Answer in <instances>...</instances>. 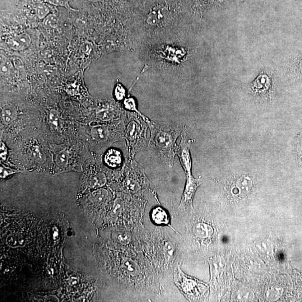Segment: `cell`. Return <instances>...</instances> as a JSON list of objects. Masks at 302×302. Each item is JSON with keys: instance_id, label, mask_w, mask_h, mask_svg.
<instances>
[{"instance_id": "obj_5", "label": "cell", "mask_w": 302, "mask_h": 302, "mask_svg": "<svg viewBox=\"0 0 302 302\" xmlns=\"http://www.w3.org/2000/svg\"><path fill=\"white\" fill-rule=\"evenodd\" d=\"M202 184L201 179H195L192 174L187 175V181L180 207L193 208V201L195 194L200 185Z\"/></svg>"}, {"instance_id": "obj_11", "label": "cell", "mask_w": 302, "mask_h": 302, "mask_svg": "<svg viewBox=\"0 0 302 302\" xmlns=\"http://www.w3.org/2000/svg\"><path fill=\"white\" fill-rule=\"evenodd\" d=\"M104 161L107 165L111 168H115L122 163V155L119 151L111 149L106 153Z\"/></svg>"}, {"instance_id": "obj_21", "label": "cell", "mask_w": 302, "mask_h": 302, "mask_svg": "<svg viewBox=\"0 0 302 302\" xmlns=\"http://www.w3.org/2000/svg\"><path fill=\"white\" fill-rule=\"evenodd\" d=\"M31 154L34 160L39 164H43L45 161V153L41 148L38 145H34L31 147Z\"/></svg>"}, {"instance_id": "obj_19", "label": "cell", "mask_w": 302, "mask_h": 302, "mask_svg": "<svg viewBox=\"0 0 302 302\" xmlns=\"http://www.w3.org/2000/svg\"><path fill=\"white\" fill-rule=\"evenodd\" d=\"M254 299L253 291L247 288H242L236 294V300L238 301L250 302Z\"/></svg>"}, {"instance_id": "obj_2", "label": "cell", "mask_w": 302, "mask_h": 302, "mask_svg": "<svg viewBox=\"0 0 302 302\" xmlns=\"http://www.w3.org/2000/svg\"><path fill=\"white\" fill-rule=\"evenodd\" d=\"M143 119H132L129 121L126 128L127 140L130 153L133 156L143 149L146 145L147 127Z\"/></svg>"}, {"instance_id": "obj_27", "label": "cell", "mask_w": 302, "mask_h": 302, "mask_svg": "<svg viewBox=\"0 0 302 302\" xmlns=\"http://www.w3.org/2000/svg\"><path fill=\"white\" fill-rule=\"evenodd\" d=\"M123 268L129 273L132 274H137L139 271V268L135 263L132 260L127 259L124 260L123 264Z\"/></svg>"}, {"instance_id": "obj_1", "label": "cell", "mask_w": 302, "mask_h": 302, "mask_svg": "<svg viewBox=\"0 0 302 302\" xmlns=\"http://www.w3.org/2000/svg\"><path fill=\"white\" fill-rule=\"evenodd\" d=\"M151 131V142L155 150L159 152L166 163L170 167L173 165L176 155V141L182 131L167 125L157 124L152 120L147 123Z\"/></svg>"}, {"instance_id": "obj_4", "label": "cell", "mask_w": 302, "mask_h": 302, "mask_svg": "<svg viewBox=\"0 0 302 302\" xmlns=\"http://www.w3.org/2000/svg\"><path fill=\"white\" fill-rule=\"evenodd\" d=\"M192 141L188 138L187 130L185 128L181 131V142L178 147H176L175 153L179 158L181 166L185 171L186 175L192 174V158L190 155V146Z\"/></svg>"}, {"instance_id": "obj_28", "label": "cell", "mask_w": 302, "mask_h": 302, "mask_svg": "<svg viewBox=\"0 0 302 302\" xmlns=\"http://www.w3.org/2000/svg\"><path fill=\"white\" fill-rule=\"evenodd\" d=\"M36 13L39 19H44L50 13L49 7L45 4H40L37 7Z\"/></svg>"}, {"instance_id": "obj_31", "label": "cell", "mask_w": 302, "mask_h": 302, "mask_svg": "<svg viewBox=\"0 0 302 302\" xmlns=\"http://www.w3.org/2000/svg\"><path fill=\"white\" fill-rule=\"evenodd\" d=\"M117 240L119 243L123 244H126L128 243L129 241V236L126 233L120 232L117 236Z\"/></svg>"}, {"instance_id": "obj_17", "label": "cell", "mask_w": 302, "mask_h": 302, "mask_svg": "<svg viewBox=\"0 0 302 302\" xmlns=\"http://www.w3.org/2000/svg\"><path fill=\"white\" fill-rule=\"evenodd\" d=\"M255 248L259 253L265 255V256H269L273 253V245L271 242L268 240H262L257 242L255 244Z\"/></svg>"}, {"instance_id": "obj_33", "label": "cell", "mask_w": 302, "mask_h": 302, "mask_svg": "<svg viewBox=\"0 0 302 302\" xmlns=\"http://www.w3.org/2000/svg\"><path fill=\"white\" fill-rule=\"evenodd\" d=\"M6 153H7V152H6V148L5 147V146H4V145L3 143H1V157L4 158V157H5Z\"/></svg>"}, {"instance_id": "obj_10", "label": "cell", "mask_w": 302, "mask_h": 302, "mask_svg": "<svg viewBox=\"0 0 302 302\" xmlns=\"http://www.w3.org/2000/svg\"><path fill=\"white\" fill-rule=\"evenodd\" d=\"M91 137L98 142H105L110 136L109 128L104 125H96L91 129Z\"/></svg>"}, {"instance_id": "obj_35", "label": "cell", "mask_w": 302, "mask_h": 302, "mask_svg": "<svg viewBox=\"0 0 302 302\" xmlns=\"http://www.w3.org/2000/svg\"><path fill=\"white\" fill-rule=\"evenodd\" d=\"M88 1L92 2H99L103 1V0H88Z\"/></svg>"}, {"instance_id": "obj_36", "label": "cell", "mask_w": 302, "mask_h": 302, "mask_svg": "<svg viewBox=\"0 0 302 302\" xmlns=\"http://www.w3.org/2000/svg\"><path fill=\"white\" fill-rule=\"evenodd\" d=\"M300 67L302 69V60H301V63H300Z\"/></svg>"}, {"instance_id": "obj_14", "label": "cell", "mask_w": 302, "mask_h": 302, "mask_svg": "<svg viewBox=\"0 0 302 302\" xmlns=\"http://www.w3.org/2000/svg\"><path fill=\"white\" fill-rule=\"evenodd\" d=\"M194 233L197 238L206 239L210 238L213 234V229L210 225L200 223L197 224L194 228Z\"/></svg>"}, {"instance_id": "obj_34", "label": "cell", "mask_w": 302, "mask_h": 302, "mask_svg": "<svg viewBox=\"0 0 302 302\" xmlns=\"http://www.w3.org/2000/svg\"><path fill=\"white\" fill-rule=\"evenodd\" d=\"M78 280L76 277H72L70 280V283L72 285H76L77 283Z\"/></svg>"}, {"instance_id": "obj_37", "label": "cell", "mask_w": 302, "mask_h": 302, "mask_svg": "<svg viewBox=\"0 0 302 302\" xmlns=\"http://www.w3.org/2000/svg\"><path fill=\"white\" fill-rule=\"evenodd\" d=\"M217 1H225V0H217Z\"/></svg>"}, {"instance_id": "obj_26", "label": "cell", "mask_w": 302, "mask_h": 302, "mask_svg": "<svg viewBox=\"0 0 302 302\" xmlns=\"http://www.w3.org/2000/svg\"><path fill=\"white\" fill-rule=\"evenodd\" d=\"M96 114L99 119L102 121H105V122L113 120L114 118L113 114L111 113L108 109H100L97 110Z\"/></svg>"}, {"instance_id": "obj_16", "label": "cell", "mask_w": 302, "mask_h": 302, "mask_svg": "<svg viewBox=\"0 0 302 302\" xmlns=\"http://www.w3.org/2000/svg\"><path fill=\"white\" fill-rule=\"evenodd\" d=\"M108 196V192L107 190L104 189H98L91 194L89 200L92 203L98 205L104 203Z\"/></svg>"}, {"instance_id": "obj_15", "label": "cell", "mask_w": 302, "mask_h": 302, "mask_svg": "<svg viewBox=\"0 0 302 302\" xmlns=\"http://www.w3.org/2000/svg\"><path fill=\"white\" fill-rule=\"evenodd\" d=\"M6 243L12 248H23L26 244L24 236L16 233L9 235L6 239Z\"/></svg>"}, {"instance_id": "obj_9", "label": "cell", "mask_w": 302, "mask_h": 302, "mask_svg": "<svg viewBox=\"0 0 302 302\" xmlns=\"http://www.w3.org/2000/svg\"><path fill=\"white\" fill-rule=\"evenodd\" d=\"M152 220L157 225L170 226V218L168 213L163 208L158 207L151 212Z\"/></svg>"}, {"instance_id": "obj_12", "label": "cell", "mask_w": 302, "mask_h": 302, "mask_svg": "<svg viewBox=\"0 0 302 302\" xmlns=\"http://www.w3.org/2000/svg\"><path fill=\"white\" fill-rule=\"evenodd\" d=\"M17 115V110L15 105L7 104L1 110V119L4 124H8L14 122Z\"/></svg>"}, {"instance_id": "obj_24", "label": "cell", "mask_w": 302, "mask_h": 302, "mask_svg": "<svg viewBox=\"0 0 302 302\" xmlns=\"http://www.w3.org/2000/svg\"><path fill=\"white\" fill-rule=\"evenodd\" d=\"M43 24L46 29L56 28L58 24V18L54 13H49L44 18Z\"/></svg>"}, {"instance_id": "obj_30", "label": "cell", "mask_w": 302, "mask_h": 302, "mask_svg": "<svg viewBox=\"0 0 302 302\" xmlns=\"http://www.w3.org/2000/svg\"><path fill=\"white\" fill-rule=\"evenodd\" d=\"M114 95L115 98L118 100H122L125 96V91L124 88L120 84H118L116 86L114 90Z\"/></svg>"}, {"instance_id": "obj_7", "label": "cell", "mask_w": 302, "mask_h": 302, "mask_svg": "<svg viewBox=\"0 0 302 302\" xmlns=\"http://www.w3.org/2000/svg\"><path fill=\"white\" fill-rule=\"evenodd\" d=\"M31 39L29 34H21L13 37L7 41V44L11 49L16 51L24 50L29 48Z\"/></svg>"}, {"instance_id": "obj_32", "label": "cell", "mask_w": 302, "mask_h": 302, "mask_svg": "<svg viewBox=\"0 0 302 302\" xmlns=\"http://www.w3.org/2000/svg\"><path fill=\"white\" fill-rule=\"evenodd\" d=\"M166 252L167 254L169 255V256H173L174 254V249L172 248L170 244H167L166 246Z\"/></svg>"}, {"instance_id": "obj_18", "label": "cell", "mask_w": 302, "mask_h": 302, "mask_svg": "<svg viewBox=\"0 0 302 302\" xmlns=\"http://www.w3.org/2000/svg\"><path fill=\"white\" fill-rule=\"evenodd\" d=\"M124 105L125 109L136 113L138 115L139 117L142 118V119L145 121L146 123L149 122L151 120L146 117V116L143 115L140 111H139L137 108L136 102L135 100L133 98V97H129V98L125 99L124 101Z\"/></svg>"}, {"instance_id": "obj_29", "label": "cell", "mask_w": 302, "mask_h": 302, "mask_svg": "<svg viewBox=\"0 0 302 302\" xmlns=\"http://www.w3.org/2000/svg\"><path fill=\"white\" fill-rule=\"evenodd\" d=\"M281 291L278 288H274L268 291L267 297V299L270 301H274L278 300L281 295Z\"/></svg>"}, {"instance_id": "obj_20", "label": "cell", "mask_w": 302, "mask_h": 302, "mask_svg": "<svg viewBox=\"0 0 302 302\" xmlns=\"http://www.w3.org/2000/svg\"><path fill=\"white\" fill-rule=\"evenodd\" d=\"M13 71L12 63L8 58L1 55V73L3 76H8Z\"/></svg>"}, {"instance_id": "obj_6", "label": "cell", "mask_w": 302, "mask_h": 302, "mask_svg": "<svg viewBox=\"0 0 302 302\" xmlns=\"http://www.w3.org/2000/svg\"><path fill=\"white\" fill-rule=\"evenodd\" d=\"M168 12L166 7L163 4H156L148 13L146 20L147 24L152 26L161 24L168 15Z\"/></svg>"}, {"instance_id": "obj_25", "label": "cell", "mask_w": 302, "mask_h": 302, "mask_svg": "<svg viewBox=\"0 0 302 302\" xmlns=\"http://www.w3.org/2000/svg\"><path fill=\"white\" fill-rule=\"evenodd\" d=\"M48 120L51 126L53 128L58 129L60 125V117L58 111L51 110L48 114Z\"/></svg>"}, {"instance_id": "obj_13", "label": "cell", "mask_w": 302, "mask_h": 302, "mask_svg": "<svg viewBox=\"0 0 302 302\" xmlns=\"http://www.w3.org/2000/svg\"><path fill=\"white\" fill-rule=\"evenodd\" d=\"M253 187L252 180L247 176H243L236 182V187L235 188L241 196H245L252 190Z\"/></svg>"}, {"instance_id": "obj_23", "label": "cell", "mask_w": 302, "mask_h": 302, "mask_svg": "<svg viewBox=\"0 0 302 302\" xmlns=\"http://www.w3.org/2000/svg\"><path fill=\"white\" fill-rule=\"evenodd\" d=\"M69 155L67 151H62L59 152L55 156V164L60 168H64L68 164Z\"/></svg>"}, {"instance_id": "obj_3", "label": "cell", "mask_w": 302, "mask_h": 302, "mask_svg": "<svg viewBox=\"0 0 302 302\" xmlns=\"http://www.w3.org/2000/svg\"><path fill=\"white\" fill-rule=\"evenodd\" d=\"M175 282L181 292L190 300H197L201 294L199 291L205 288L202 283L185 275L179 267L175 272Z\"/></svg>"}, {"instance_id": "obj_22", "label": "cell", "mask_w": 302, "mask_h": 302, "mask_svg": "<svg viewBox=\"0 0 302 302\" xmlns=\"http://www.w3.org/2000/svg\"><path fill=\"white\" fill-rule=\"evenodd\" d=\"M106 183V178L103 173H98L93 176L90 181V185L92 188H99Z\"/></svg>"}, {"instance_id": "obj_8", "label": "cell", "mask_w": 302, "mask_h": 302, "mask_svg": "<svg viewBox=\"0 0 302 302\" xmlns=\"http://www.w3.org/2000/svg\"><path fill=\"white\" fill-rule=\"evenodd\" d=\"M210 262L212 280L215 281L219 278L226 268L224 259L220 257H215L209 260Z\"/></svg>"}]
</instances>
